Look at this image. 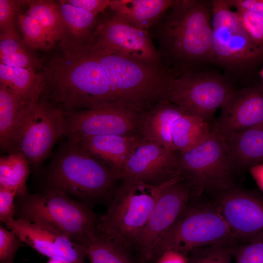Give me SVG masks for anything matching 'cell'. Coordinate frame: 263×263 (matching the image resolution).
Instances as JSON below:
<instances>
[{
	"label": "cell",
	"instance_id": "obj_36",
	"mask_svg": "<svg viewBox=\"0 0 263 263\" xmlns=\"http://www.w3.org/2000/svg\"><path fill=\"white\" fill-rule=\"evenodd\" d=\"M16 196L17 192L15 189L0 188V220L4 224L14 219V200Z\"/></svg>",
	"mask_w": 263,
	"mask_h": 263
},
{
	"label": "cell",
	"instance_id": "obj_33",
	"mask_svg": "<svg viewBox=\"0 0 263 263\" xmlns=\"http://www.w3.org/2000/svg\"><path fill=\"white\" fill-rule=\"evenodd\" d=\"M17 1L0 0V37H18L15 19L17 16Z\"/></svg>",
	"mask_w": 263,
	"mask_h": 263
},
{
	"label": "cell",
	"instance_id": "obj_38",
	"mask_svg": "<svg viewBox=\"0 0 263 263\" xmlns=\"http://www.w3.org/2000/svg\"><path fill=\"white\" fill-rule=\"evenodd\" d=\"M226 1L236 10H246L263 18V0H226Z\"/></svg>",
	"mask_w": 263,
	"mask_h": 263
},
{
	"label": "cell",
	"instance_id": "obj_14",
	"mask_svg": "<svg viewBox=\"0 0 263 263\" xmlns=\"http://www.w3.org/2000/svg\"><path fill=\"white\" fill-rule=\"evenodd\" d=\"M88 43L109 53L162 66L148 31L132 26L113 14L97 24Z\"/></svg>",
	"mask_w": 263,
	"mask_h": 263
},
{
	"label": "cell",
	"instance_id": "obj_6",
	"mask_svg": "<svg viewBox=\"0 0 263 263\" xmlns=\"http://www.w3.org/2000/svg\"><path fill=\"white\" fill-rule=\"evenodd\" d=\"M217 244L238 245L214 202L192 199L143 263H155L167 250L188 255L194 249Z\"/></svg>",
	"mask_w": 263,
	"mask_h": 263
},
{
	"label": "cell",
	"instance_id": "obj_17",
	"mask_svg": "<svg viewBox=\"0 0 263 263\" xmlns=\"http://www.w3.org/2000/svg\"><path fill=\"white\" fill-rule=\"evenodd\" d=\"M4 224L23 243L49 259L86 263L83 246L52 227L21 218H14Z\"/></svg>",
	"mask_w": 263,
	"mask_h": 263
},
{
	"label": "cell",
	"instance_id": "obj_7",
	"mask_svg": "<svg viewBox=\"0 0 263 263\" xmlns=\"http://www.w3.org/2000/svg\"><path fill=\"white\" fill-rule=\"evenodd\" d=\"M22 198L19 218L45 225L77 243L97 229L99 217L87 205L58 189L45 187Z\"/></svg>",
	"mask_w": 263,
	"mask_h": 263
},
{
	"label": "cell",
	"instance_id": "obj_2",
	"mask_svg": "<svg viewBox=\"0 0 263 263\" xmlns=\"http://www.w3.org/2000/svg\"><path fill=\"white\" fill-rule=\"evenodd\" d=\"M66 139L44 170L45 187L84 201L112 198L116 182L121 180L119 176L75 139Z\"/></svg>",
	"mask_w": 263,
	"mask_h": 263
},
{
	"label": "cell",
	"instance_id": "obj_3",
	"mask_svg": "<svg viewBox=\"0 0 263 263\" xmlns=\"http://www.w3.org/2000/svg\"><path fill=\"white\" fill-rule=\"evenodd\" d=\"M210 1L175 0L157 22L161 53L179 60H212Z\"/></svg>",
	"mask_w": 263,
	"mask_h": 263
},
{
	"label": "cell",
	"instance_id": "obj_29",
	"mask_svg": "<svg viewBox=\"0 0 263 263\" xmlns=\"http://www.w3.org/2000/svg\"><path fill=\"white\" fill-rule=\"evenodd\" d=\"M27 10L37 19L53 46L60 41L63 28L57 1L48 0L27 1Z\"/></svg>",
	"mask_w": 263,
	"mask_h": 263
},
{
	"label": "cell",
	"instance_id": "obj_28",
	"mask_svg": "<svg viewBox=\"0 0 263 263\" xmlns=\"http://www.w3.org/2000/svg\"><path fill=\"white\" fill-rule=\"evenodd\" d=\"M31 50L19 36L0 37V63L36 72L41 63Z\"/></svg>",
	"mask_w": 263,
	"mask_h": 263
},
{
	"label": "cell",
	"instance_id": "obj_4",
	"mask_svg": "<svg viewBox=\"0 0 263 263\" xmlns=\"http://www.w3.org/2000/svg\"><path fill=\"white\" fill-rule=\"evenodd\" d=\"M85 46L99 63L120 105L143 113L165 99L168 74L163 66L109 53L90 43Z\"/></svg>",
	"mask_w": 263,
	"mask_h": 263
},
{
	"label": "cell",
	"instance_id": "obj_18",
	"mask_svg": "<svg viewBox=\"0 0 263 263\" xmlns=\"http://www.w3.org/2000/svg\"><path fill=\"white\" fill-rule=\"evenodd\" d=\"M221 109L213 129L224 136L263 124V87L235 92Z\"/></svg>",
	"mask_w": 263,
	"mask_h": 263
},
{
	"label": "cell",
	"instance_id": "obj_35",
	"mask_svg": "<svg viewBox=\"0 0 263 263\" xmlns=\"http://www.w3.org/2000/svg\"><path fill=\"white\" fill-rule=\"evenodd\" d=\"M233 256L235 263H263V240L238 245Z\"/></svg>",
	"mask_w": 263,
	"mask_h": 263
},
{
	"label": "cell",
	"instance_id": "obj_12",
	"mask_svg": "<svg viewBox=\"0 0 263 263\" xmlns=\"http://www.w3.org/2000/svg\"><path fill=\"white\" fill-rule=\"evenodd\" d=\"M144 113L123 105H108L65 114L63 136H140Z\"/></svg>",
	"mask_w": 263,
	"mask_h": 263
},
{
	"label": "cell",
	"instance_id": "obj_37",
	"mask_svg": "<svg viewBox=\"0 0 263 263\" xmlns=\"http://www.w3.org/2000/svg\"><path fill=\"white\" fill-rule=\"evenodd\" d=\"M68 3L86 12L97 15L109 6V0H67Z\"/></svg>",
	"mask_w": 263,
	"mask_h": 263
},
{
	"label": "cell",
	"instance_id": "obj_16",
	"mask_svg": "<svg viewBox=\"0 0 263 263\" xmlns=\"http://www.w3.org/2000/svg\"><path fill=\"white\" fill-rule=\"evenodd\" d=\"M182 176L176 154L140 136L133 146L121 179L129 178L159 186Z\"/></svg>",
	"mask_w": 263,
	"mask_h": 263
},
{
	"label": "cell",
	"instance_id": "obj_9",
	"mask_svg": "<svg viewBox=\"0 0 263 263\" xmlns=\"http://www.w3.org/2000/svg\"><path fill=\"white\" fill-rule=\"evenodd\" d=\"M65 114L39 99L22 115L12 136L9 153L19 152L37 169L63 136Z\"/></svg>",
	"mask_w": 263,
	"mask_h": 263
},
{
	"label": "cell",
	"instance_id": "obj_25",
	"mask_svg": "<svg viewBox=\"0 0 263 263\" xmlns=\"http://www.w3.org/2000/svg\"><path fill=\"white\" fill-rule=\"evenodd\" d=\"M32 105L24 103L8 90L0 86V146L1 150L9 152L14 132L22 115Z\"/></svg>",
	"mask_w": 263,
	"mask_h": 263
},
{
	"label": "cell",
	"instance_id": "obj_24",
	"mask_svg": "<svg viewBox=\"0 0 263 263\" xmlns=\"http://www.w3.org/2000/svg\"><path fill=\"white\" fill-rule=\"evenodd\" d=\"M0 86L8 90L24 103L32 105L40 99L41 77L39 73L0 63Z\"/></svg>",
	"mask_w": 263,
	"mask_h": 263
},
{
	"label": "cell",
	"instance_id": "obj_26",
	"mask_svg": "<svg viewBox=\"0 0 263 263\" xmlns=\"http://www.w3.org/2000/svg\"><path fill=\"white\" fill-rule=\"evenodd\" d=\"M89 263H134L131 256L97 229L82 243Z\"/></svg>",
	"mask_w": 263,
	"mask_h": 263
},
{
	"label": "cell",
	"instance_id": "obj_39",
	"mask_svg": "<svg viewBox=\"0 0 263 263\" xmlns=\"http://www.w3.org/2000/svg\"><path fill=\"white\" fill-rule=\"evenodd\" d=\"M155 263H188V256L178 251L169 250L164 252Z\"/></svg>",
	"mask_w": 263,
	"mask_h": 263
},
{
	"label": "cell",
	"instance_id": "obj_22",
	"mask_svg": "<svg viewBox=\"0 0 263 263\" xmlns=\"http://www.w3.org/2000/svg\"><path fill=\"white\" fill-rule=\"evenodd\" d=\"M63 35L61 47L87 44L97 25V15L73 6L65 0L57 1Z\"/></svg>",
	"mask_w": 263,
	"mask_h": 263
},
{
	"label": "cell",
	"instance_id": "obj_32",
	"mask_svg": "<svg viewBox=\"0 0 263 263\" xmlns=\"http://www.w3.org/2000/svg\"><path fill=\"white\" fill-rule=\"evenodd\" d=\"M236 11L251 40L263 48V18L244 10L237 9Z\"/></svg>",
	"mask_w": 263,
	"mask_h": 263
},
{
	"label": "cell",
	"instance_id": "obj_10",
	"mask_svg": "<svg viewBox=\"0 0 263 263\" xmlns=\"http://www.w3.org/2000/svg\"><path fill=\"white\" fill-rule=\"evenodd\" d=\"M168 74L165 99L207 121L235 92L216 76L190 72L175 76Z\"/></svg>",
	"mask_w": 263,
	"mask_h": 263
},
{
	"label": "cell",
	"instance_id": "obj_21",
	"mask_svg": "<svg viewBox=\"0 0 263 263\" xmlns=\"http://www.w3.org/2000/svg\"><path fill=\"white\" fill-rule=\"evenodd\" d=\"M224 137L236 168L250 169L263 163V124Z\"/></svg>",
	"mask_w": 263,
	"mask_h": 263
},
{
	"label": "cell",
	"instance_id": "obj_30",
	"mask_svg": "<svg viewBox=\"0 0 263 263\" xmlns=\"http://www.w3.org/2000/svg\"><path fill=\"white\" fill-rule=\"evenodd\" d=\"M17 16L22 40L26 46L32 50H45L52 47L44 31L33 15L27 10L25 13L18 10Z\"/></svg>",
	"mask_w": 263,
	"mask_h": 263
},
{
	"label": "cell",
	"instance_id": "obj_23",
	"mask_svg": "<svg viewBox=\"0 0 263 263\" xmlns=\"http://www.w3.org/2000/svg\"><path fill=\"white\" fill-rule=\"evenodd\" d=\"M207 121L182 108L171 123L169 136L175 154L194 146L210 132Z\"/></svg>",
	"mask_w": 263,
	"mask_h": 263
},
{
	"label": "cell",
	"instance_id": "obj_19",
	"mask_svg": "<svg viewBox=\"0 0 263 263\" xmlns=\"http://www.w3.org/2000/svg\"><path fill=\"white\" fill-rule=\"evenodd\" d=\"M141 135H102L75 139L79 145L107 165L120 177L131 150Z\"/></svg>",
	"mask_w": 263,
	"mask_h": 263
},
{
	"label": "cell",
	"instance_id": "obj_15",
	"mask_svg": "<svg viewBox=\"0 0 263 263\" xmlns=\"http://www.w3.org/2000/svg\"><path fill=\"white\" fill-rule=\"evenodd\" d=\"M214 202L238 244L263 240V196L234 187Z\"/></svg>",
	"mask_w": 263,
	"mask_h": 263
},
{
	"label": "cell",
	"instance_id": "obj_31",
	"mask_svg": "<svg viewBox=\"0 0 263 263\" xmlns=\"http://www.w3.org/2000/svg\"><path fill=\"white\" fill-rule=\"evenodd\" d=\"M237 245L217 244L194 249L188 255V263H232Z\"/></svg>",
	"mask_w": 263,
	"mask_h": 263
},
{
	"label": "cell",
	"instance_id": "obj_20",
	"mask_svg": "<svg viewBox=\"0 0 263 263\" xmlns=\"http://www.w3.org/2000/svg\"><path fill=\"white\" fill-rule=\"evenodd\" d=\"M175 0H111L113 14L137 28L148 31L155 25Z\"/></svg>",
	"mask_w": 263,
	"mask_h": 263
},
{
	"label": "cell",
	"instance_id": "obj_5",
	"mask_svg": "<svg viewBox=\"0 0 263 263\" xmlns=\"http://www.w3.org/2000/svg\"><path fill=\"white\" fill-rule=\"evenodd\" d=\"M170 181L155 186L132 178H122L108 210L99 217L98 231L131 256L136 240L161 191Z\"/></svg>",
	"mask_w": 263,
	"mask_h": 263
},
{
	"label": "cell",
	"instance_id": "obj_40",
	"mask_svg": "<svg viewBox=\"0 0 263 263\" xmlns=\"http://www.w3.org/2000/svg\"><path fill=\"white\" fill-rule=\"evenodd\" d=\"M250 172L258 187L263 192V163L250 168Z\"/></svg>",
	"mask_w": 263,
	"mask_h": 263
},
{
	"label": "cell",
	"instance_id": "obj_27",
	"mask_svg": "<svg viewBox=\"0 0 263 263\" xmlns=\"http://www.w3.org/2000/svg\"><path fill=\"white\" fill-rule=\"evenodd\" d=\"M30 166L25 156L19 152L0 157V188L15 189L18 196L25 197Z\"/></svg>",
	"mask_w": 263,
	"mask_h": 263
},
{
	"label": "cell",
	"instance_id": "obj_8",
	"mask_svg": "<svg viewBox=\"0 0 263 263\" xmlns=\"http://www.w3.org/2000/svg\"><path fill=\"white\" fill-rule=\"evenodd\" d=\"M181 175L192 186L196 195L204 191L218 193L234 187L236 167L224 136L212 129L191 148L175 154Z\"/></svg>",
	"mask_w": 263,
	"mask_h": 263
},
{
	"label": "cell",
	"instance_id": "obj_41",
	"mask_svg": "<svg viewBox=\"0 0 263 263\" xmlns=\"http://www.w3.org/2000/svg\"><path fill=\"white\" fill-rule=\"evenodd\" d=\"M47 263H70L65 262L58 261V260H53V259H49V261L47 262Z\"/></svg>",
	"mask_w": 263,
	"mask_h": 263
},
{
	"label": "cell",
	"instance_id": "obj_13",
	"mask_svg": "<svg viewBox=\"0 0 263 263\" xmlns=\"http://www.w3.org/2000/svg\"><path fill=\"white\" fill-rule=\"evenodd\" d=\"M194 189L182 176L171 180L161 191L146 224L135 243L138 262L148 254L172 226L193 199Z\"/></svg>",
	"mask_w": 263,
	"mask_h": 263
},
{
	"label": "cell",
	"instance_id": "obj_34",
	"mask_svg": "<svg viewBox=\"0 0 263 263\" xmlns=\"http://www.w3.org/2000/svg\"><path fill=\"white\" fill-rule=\"evenodd\" d=\"M23 243L12 231L0 226V263H14L17 252Z\"/></svg>",
	"mask_w": 263,
	"mask_h": 263
},
{
	"label": "cell",
	"instance_id": "obj_11",
	"mask_svg": "<svg viewBox=\"0 0 263 263\" xmlns=\"http://www.w3.org/2000/svg\"><path fill=\"white\" fill-rule=\"evenodd\" d=\"M212 60L232 65H248L263 59V48L251 40L236 11L226 0L210 1Z\"/></svg>",
	"mask_w": 263,
	"mask_h": 263
},
{
	"label": "cell",
	"instance_id": "obj_42",
	"mask_svg": "<svg viewBox=\"0 0 263 263\" xmlns=\"http://www.w3.org/2000/svg\"><path fill=\"white\" fill-rule=\"evenodd\" d=\"M260 74H261V77H262V78L263 79V67L261 71V72H260Z\"/></svg>",
	"mask_w": 263,
	"mask_h": 263
},
{
	"label": "cell",
	"instance_id": "obj_1",
	"mask_svg": "<svg viewBox=\"0 0 263 263\" xmlns=\"http://www.w3.org/2000/svg\"><path fill=\"white\" fill-rule=\"evenodd\" d=\"M39 72L40 99L65 114L94 107L120 105L97 59L85 46L61 47Z\"/></svg>",
	"mask_w": 263,
	"mask_h": 263
}]
</instances>
